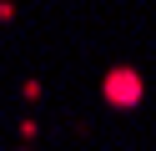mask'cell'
Segmentation results:
<instances>
[{"label":"cell","mask_w":156,"mask_h":151,"mask_svg":"<svg viewBox=\"0 0 156 151\" xmlns=\"http://www.w3.org/2000/svg\"><path fill=\"white\" fill-rule=\"evenodd\" d=\"M101 101H106L111 111H136V106L146 101V76H141L136 66H111V70L101 76Z\"/></svg>","instance_id":"6da1fadb"}]
</instances>
